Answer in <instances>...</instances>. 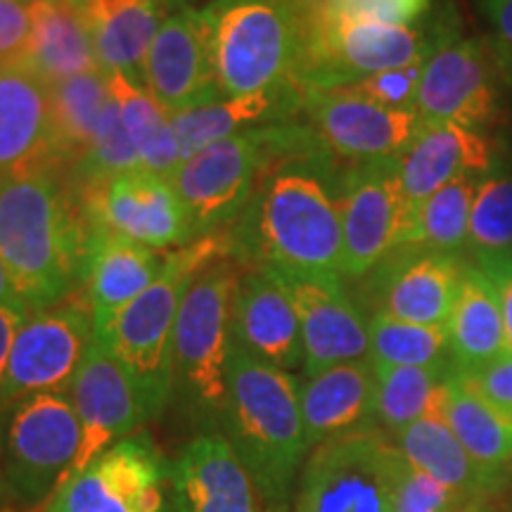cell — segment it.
I'll use <instances>...</instances> for the list:
<instances>
[{"instance_id": "cell-33", "label": "cell", "mask_w": 512, "mask_h": 512, "mask_svg": "<svg viewBox=\"0 0 512 512\" xmlns=\"http://www.w3.org/2000/svg\"><path fill=\"white\" fill-rule=\"evenodd\" d=\"M112 100L117 102L121 124L136 147L140 164L147 171L171 178L181 166V145L171 126V114L164 110L143 83L126 74H105Z\"/></svg>"}, {"instance_id": "cell-10", "label": "cell", "mask_w": 512, "mask_h": 512, "mask_svg": "<svg viewBox=\"0 0 512 512\" xmlns=\"http://www.w3.org/2000/svg\"><path fill=\"white\" fill-rule=\"evenodd\" d=\"M339 214L344 233V280H361L406 245L413 214L399 176V157L349 164L339 176Z\"/></svg>"}, {"instance_id": "cell-48", "label": "cell", "mask_w": 512, "mask_h": 512, "mask_svg": "<svg viewBox=\"0 0 512 512\" xmlns=\"http://www.w3.org/2000/svg\"><path fill=\"white\" fill-rule=\"evenodd\" d=\"M0 306H12V309L29 311L27 306H24L22 299H19L15 285H12L10 273H8V268H5L3 256H0ZM29 313H31V311H29Z\"/></svg>"}, {"instance_id": "cell-43", "label": "cell", "mask_w": 512, "mask_h": 512, "mask_svg": "<svg viewBox=\"0 0 512 512\" xmlns=\"http://www.w3.org/2000/svg\"><path fill=\"white\" fill-rule=\"evenodd\" d=\"M29 38V0H0V64L27 62Z\"/></svg>"}, {"instance_id": "cell-47", "label": "cell", "mask_w": 512, "mask_h": 512, "mask_svg": "<svg viewBox=\"0 0 512 512\" xmlns=\"http://www.w3.org/2000/svg\"><path fill=\"white\" fill-rule=\"evenodd\" d=\"M31 316L29 311L12 309V306H0V387H3L5 370H8V361L15 347V339L22 330L24 320Z\"/></svg>"}, {"instance_id": "cell-18", "label": "cell", "mask_w": 512, "mask_h": 512, "mask_svg": "<svg viewBox=\"0 0 512 512\" xmlns=\"http://www.w3.org/2000/svg\"><path fill=\"white\" fill-rule=\"evenodd\" d=\"M273 271V268H271ZM297 309L304 339V375L370 358L368 318L347 290V280L273 271Z\"/></svg>"}, {"instance_id": "cell-22", "label": "cell", "mask_w": 512, "mask_h": 512, "mask_svg": "<svg viewBox=\"0 0 512 512\" xmlns=\"http://www.w3.org/2000/svg\"><path fill=\"white\" fill-rule=\"evenodd\" d=\"M171 512H266L247 467L221 432H202L169 463Z\"/></svg>"}, {"instance_id": "cell-41", "label": "cell", "mask_w": 512, "mask_h": 512, "mask_svg": "<svg viewBox=\"0 0 512 512\" xmlns=\"http://www.w3.org/2000/svg\"><path fill=\"white\" fill-rule=\"evenodd\" d=\"M422 69H425V62L408 64V67L387 69V72L366 76V79L349 83V86H354L358 93H363L370 100L380 102L384 107L415 112V100H418Z\"/></svg>"}, {"instance_id": "cell-51", "label": "cell", "mask_w": 512, "mask_h": 512, "mask_svg": "<svg viewBox=\"0 0 512 512\" xmlns=\"http://www.w3.org/2000/svg\"><path fill=\"white\" fill-rule=\"evenodd\" d=\"M8 496H12V491H10L8 482H5V475H3V470H0V498H8Z\"/></svg>"}, {"instance_id": "cell-34", "label": "cell", "mask_w": 512, "mask_h": 512, "mask_svg": "<svg viewBox=\"0 0 512 512\" xmlns=\"http://www.w3.org/2000/svg\"><path fill=\"white\" fill-rule=\"evenodd\" d=\"M112 102L102 72L72 76L53 86V110L62 166H72L91 150Z\"/></svg>"}, {"instance_id": "cell-2", "label": "cell", "mask_w": 512, "mask_h": 512, "mask_svg": "<svg viewBox=\"0 0 512 512\" xmlns=\"http://www.w3.org/2000/svg\"><path fill=\"white\" fill-rule=\"evenodd\" d=\"M91 223L57 171L0 176V256L31 313L86 287Z\"/></svg>"}, {"instance_id": "cell-9", "label": "cell", "mask_w": 512, "mask_h": 512, "mask_svg": "<svg viewBox=\"0 0 512 512\" xmlns=\"http://www.w3.org/2000/svg\"><path fill=\"white\" fill-rule=\"evenodd\" d=\"M401 465V451L382 430L325 441L299 472L294 512H394Z\"/></svg>"}, {"instance_id": "cell-4", "label": "cell", "mask_w": 512, "mask_h": 512, "mask_svg": "<svg viewBox=\"0 0 512 512\" xmlns=\"http://www.w3.org/2000/svg\"><path fill=\"white\" fill-rule=\"evenodd\" d=\"M200 17L221 98L304 88V0H209Z\"/></svg>"}, {"instance_id": "cell-17", "label": "cell", "mask_w": 512, "mask_h": 512, "mask_svg": "<svg viewBox=\"0 0 512 512\" xmlns=\"http://www.w3.org/2000/svg\"><path fill=\"white\" fill-rule=\"evenodd\" d=\"M470 256L422 247H399L363 275L358 304L366 316L406 320L418 325H446L456 304L460 278Z\"/></svg>"}, {"instance_id": "cell-37", "label": "cell", "mask_w": 512, "mask_h": 512, "mask_svg": "<svg viewBox=\"0 0 512 512\" xmlns=\"http://www.w3.org/2000/svg\"><path fill=\"white\" fill-rule=\"evenodd\" d=\"M482 176H460L446 188L434 192L415 211V221L403 247H422L444 254H467L472 202Z\"/></svg>"}, {"instance_id": "cell-27", "label": "cell", "mask_w": 512, "mask_h": 512, "mask_svg": "<svg viewBox=\"0 0 512 512\" xmlns=\"http://www.w3.org/2000/svg\"><path fill=\"white\" fill-rule=\"evenodd\" d=\"M79 8L102 74H126L143 83V67L164 24L157 0H74ZM145 86V83H143Z\"/></svg>"}, {"instance_id": "cell-31", "label": "cell", "mask_w": 512, "mask_h": 512, "mask_svg": "<svg viewBox=\"0 0 512 512\" xmlns=\"http://www.w3.org/2000/svg\"><path fill=\"white\" fill-rule=\"evenodd\" d=\"M31 38L27 67L55 86L72 76L100 72L91 36L74 0H29Z\"/></svg>"}, {"instance_id": "cell-6", "label": "cell", "mask_w": 512, "mask_h": 512, "mask_svg": "<svg viewBox=\"0 0 512 512\" xmlns=\"http://www.w3.org/2000/svg\"><path fill=\"white\" fill-rule=\"evenodd\" d=\"M219 256H230L226 233L169 252L155 283L95 335L133 377L150 420L162 415L176 387L174 335L183 294L190 280Z\"/></svg>"}, {"instance_id": "cell-35", "label": "cell", "mask_w": 512, "mask_h": 512, "mask_svg": "<svg viewBox=\"0 0 512 512\" xmlns=\"http://www.w3.org/2000/svg\"><path fill=\"white\" fill-rule=\"evenodd\" d=\"M375 366V418L377 427L389 437H396L408 425L434 411L439 389L451 370Z\"/></svg>"}, {"instance_id": "cell-1", "label": "cell", "mask_w": 512, "mask_h": 512, "mask_svg": "<svg viewBox=\"0 0 512 512\" xmlns=\"http://www.w3.org/2000/svg\"><path fill=\"white\" fill-rule=\"evenodd\" d=\"M261 138L259 181L240 219L226 230L230 256L245 268L342 278L337 157L297 119L261 126Z\"/></svg>"}, {"instance_id": "cell-40", "label": "cell", "mask_w": 512, "mask_h": 512, "mask_svg": "<svg viewBox=\"0 0 512 512\" xmlns=\"http://www.w3.org/2000/svg\"><path fill=\"white\" fill-rule=\"evenodd\" d=\"M465 503L470 501L460 498L456 491L439 484L425 472L415 470L403 458L394 491V512H458Z\"/></svg>"}, {"instance_id": "cell-36", "label": "cell", "mask_w": 512, "mask_h": 512, "mask_svg": "<svg viewBox=\"0 0 512 512\" xmlns=\"http://www.w3.org/2000/svg\"><path fill=\"white\" fill-rule=\"evenodd\" d=\"M370 361L384 366L453 370L446 325H418L370 313Z\"/></svg>"}, {"instance_id": "cell-42", "label": "cell", "mask_w": 512, "mask_h": 512, "mask_svg": "<svg viewBox=\"0 0 512 512\" xmlns=\"http://www.w3.org/2000/svg\"><path fill=\"white\" fill-rule=\"evenodd\" d=\"M311 3L328 10L377 19V22L401 24V27L422 22L432 10V0H311Z\"/></svg>"}, {"instance_id": "cell-52", "label": "cell", "mask_w": 512, "mask_h": 512, "mask_svg": "<svg viewBox=\"0 0 512 512\" xmlns=\"http://www.w3.org/2000/svg\"><path fill=\"white\" fill-rule=\"evenodd\" d=\"M508 256H510V259H512V249H510V254H508Z\"/></svg>"}, {"instance_id": "cell-24", "label": "cell", "mask_w": 512, "mask_h": 512, "mask_svg": "<svg viewBox=\"0 0 512 512\" xmlns=\"http://www.w3.org/2000/svg\"><path fill=\"white\" fill-rule=\"evenodd\" d=\"M375 392V366L370 358L304 375V380H299V406L309 448L347 434L380 430Z\"/></svg>"}, {"instance_id": "cell-3", "label": "cell", "mask_w": 512, "mask_h": 512, "mask_svg": "<svg viewBox=\"0 0 512 512\" xmlns=\"http://www.w3.org/2000/svg\"><path fill=\"white\" fill-rule=\"evenodd\" d=\"M221 434L247 467L266 512H287L306 463L299 380L233 342Z\"/></svg>"}, {"instance_id": "cell-45", "label": "cell", "mask_w": 512, "mask_h": 512, "mask_svg": "<svg viewBox=\"0 0 512 512\" xmlns=\"http://www.w3.org/2000/svg\"><path fill=\"white\" fill-rule=\"evenodd\" d=\"M463 375L486 401L494 403L498 411L512 420V354H505L491 361L489 366Z\"/></svg>"}, {"instance_id": "cell-32", "label": "cell", "mask_w": 512, "mask_h": 512, "mask_svg": "<svg viewBox=\"0 0 512 512\" xmlns=\"http://www.w3.org/2000/svg\"><path fill=\"white\" fill-rule=\"evenodd\" d=\"M434 413L444 418L479 465L498 475H508L512 465V420L486 401L456 368L441 384Z\"/></svg>"}, {"instance_id": "cell-29", "label": "cell", "mask_w": 512, "mask_h": 512, "mask_svg": "<svg viewBox=\"0 0 512 512\" xmlns=\"http://www.w3.org/2000/svg\"><path fill=\"white\" fill-rule=\"evenodd\" d=\"M302 98L304 88H292V91L242 95V98H219L207 105L171 114L181 157L188 159L207 145L238 136L249 128L297 119V114H302Z\"/></svg>"}, {"instance_id": "cell-46", "label": "cell", "mask_w": 512, "mask_h": 512, "mask_svg": "<svg viewBox=\"0 0 512 512\" xmlns=\"http://www.w3.org/2000/svg\"><path fill=\"white\" fill-rule=\"evenodd\" d=\"M475 264L482 268V273L491 280V285H494V290L498 294L505 337H508V351L512 354V259L508 254H498L477 259Z\"/></svg>"}, {"instance_id": "cell-12", "label": "cell", "mask_w": 512, "mask_h": 512, "mask_svg": "<svg viewBox=\"0 0 512 512\" xmlns=\"http://www.w3.org/2000/svg\"><path fill=\"white\" fill-rule=\"evenodd\" d=\"M48 512H171L169 463L150 434H131L69 477Z\"/></svg>"}, {"instance_id": "cell-16", "label": "cell", "mask_w": 512, "mask_h": 512, "mask_svg": "<svg viewBox=\"0 0 512 512\" xmlns=\"http://www.w3.org/2000/svg\"><path fill=\"white\" fill-rule=\"evenodd\" d=\"M91 228H105L155 252H174L195 242L192 223L169 178L155 171H126L76 188Z\"/></svg>"}, {"instance_id": "cell-30", "label": "cell", "mask_w": 512, "mask_h": 512, "mask_svg": "<svg viewBox=\"0 0 512 512\" xmlns=\"http://www.w3.org/2000/svg\"><path fill=\"white\" fill-rule=\"evenodd\" d=\"M453 368L472 373L489 366L508 351L498 294L475 261H467L460 278L458 297L446 323Z\"/></svg>"}, {"instance_id": "cell-11", "label": "cell", "mask_w": 512, "mask_h": 512, "mask_svg": "<svg viewBox=\"0 0 512 512\" xmlns=\"http://www.w3.org/2000/svg\"><path fill=\"white\" fill-rule=\"evenodd\" d=\"M503 86L508 83L491 43L458 36L425 62L415 112L422 124H458L484 133L503 117Z\"/></svg>"}, {"instance_id": "cell-28", "label": "cell", "mask_w": 512, "mask_h": 512, "mask_svg": "<svg viewBox=\"0 0 512 512\" xmlns=\"http://www.w3.org/2000/svg\"><path fill=\"white\" fill-rule=\"evenodd\" d=\"M394 444L415 470L456 491L465 501L491 498L508 484V475L486 470L460 444L439 413H427L396 434Z\"/></svg>"}, {"instance_id": "cell-26", "label": "cell", "mask_w": 512, "mask_h": 512, "mask_svg": "<svg viewBox=\"0 0 512 512\" xmlns=\"http://www.w3.org/2000/svg\"><path fill=\"white\" fill-rule=\"evenodd\" d=\"M166 256L105 228H91L86 290L95 335L136 302L162 273Z\"/></svg>"}, {"instance_id": "cell-23", "label": "cell", "mask_w": 512, "mask_h": 512, "mask_svg": "<svg viewBox=\"0 0 512 512\" xmlns=\"http://www.w3.org/2000/svg\"><path fill=\"white\" fill-rule=\"evenodd\" d=\"M233 342L280 370L304 368L297 309L271 268H245L233 297Z\"/></svg>"}, {"instance_id": "cell-19", "label": "cell", "mask_w": 512, "mask_h": 512, "mask_svg": "<svg viewBox=\"0 0 512 512\" xmlns=\"http://www.w3.org/2000/svg\"><path fill=\"white\" fill-rule=\"evenodd\" d=\"M69 399L81 422V448L69 477L117 441L136 434L138 427L150 420L133 377L98 339H93L91 349L76 370Z\"/></svg>"}, {"instance_id": "cell-8", "label": "cell", "mask_w": 512, "mask_h": 512, "mask_svg": "<svg viewBox=\"0 0 512 512\" xmlns=\"http://www.w3.org/2000/svg\"><path fill=\"white\" fill-rule=\"evenodd\" d=\"M81 448V422L69 394H31L0 408V470L24 505L50 501Z\"/></svg>"}, {"instance_id": "cell-49", "label": "cell", "mask_w": 512, "mask_h": 512, "mask_svg": "<svg viewBox=\"0 0 512 512\" xmlns=\"http://www.w3.org/2000/svg\"><path fill=\"white\" fill-rule=\"evenodd\" d=\"M458 512H496V510L491 508L489 498H475V501L465 503L463 508H460Z\"/></svg>"}, {"instance_id": "cell-15", "label": "cell", "mask_w": 512, "mask_h": 512, "mask_svg": "<svg viewBox=\"0 0 512 512\" xmlns=\"http://www.w3.org/2000/svg\"><path fill=\"white\" fill-rule=\"evenodd\" d=\"M302 114L318 143L347 164L401 157L422 128L418 112L384 107L354 86H306Z\"/></svg>"}, {"instance_id": "cell-50", "label": "cell", "mask_w": 512, "mask_h": 512, "mask_svg": "<svg viewBox=\"0 0 512 512\" xmlns=\"http://www.w3.org/2000/svg\"><path fill=\"white\" fill-rule=\"evenodd\" d=\"M159 5H164L166 10H183V8H190V3H195V0H157Z\"/></svg>"}, {"instance_id": "cell-14", "label": "cell", "mask_w": 512, "mask_h": 512, "mask_svg": "<svg viewBox=\"0 0 512 512\" xmlns=\"http://www.w3.org/2000/svg\"><path fill=\"white\" fill-rule=\"evenodd\" d=\"M264 166L261 126L223 138L183 159L169 178L185 211L195 240L221 235L240 219Z\"/></svg>"}, {"instance_id": "cell-20", "label": "cell", "mask_w": 512, "mask_h": 512, "mask_svg": "<svg viewBox=\"0 0 512 512\" xmlns=\"http://www.w3.org/2000/svg\"><path fill=\"white\" fill-rule=\"evenodd\" d=\"M60 169L53 86L27 64H0V176Z\"/></svg>"}, {"instance_id": "cell-7", "label": "cell", "mask_w": 512, "mask_h": 512, "mask_svg": "<svg viewBox=\"0 0 512 512\" xmlns=\"http://www.w3.org/2000/svg\"><path fill=\"white\" fill-rule=\"evenodd\" d=\"M242 266L233 256L209 261L183 294L174 335V380L202 425H221L233 347V297ZM174 387V389H176Z\"/></svg>"}, {"instance_id": "cell-25", "label": "cell", "mask_w": 512, "mask_h": 512, "mask_svg": "<svg viewBox=\"0 0 512 512\" xmlns=\"http://www.w3.org/2000/svg\"><path fill=\"white\" fill-rule=\"evenodd\" d=\"M494 169V147L484 133L458 124H422L420 133L399 157V176L415 211L434 192L458 181L460 176H486Z\"/></svg>"}, {"instance_id": "cell-13", "label": "cell", "mask_w": 512, "mask_h": 512, "mask_svg": "<svg viewBox=\"0 0 512 512\" xmlns=\"http://www.w3.org/2000/svg\"><path fill=\"white\" fill-rule=\"evenodd\" d=\"M93 339L91 302H83L79 294L53 309L31 313L12 347L0 408L31 394H69Z\"/></svg>"}, {"instance_id": "cell-39", "label": "cell", "mask_w": 512, "mask_h": 512, "mask_svg": "<svg viewBox=\"0 0 512 512\" xmlns=\"http://www.w3.org/2000/svg\"><path fill=\"white\" fill-rule=\"evenodd\" d=\"M140 166L143 164H140L136 147H133L124 124H121L117 102L112 100L105 117H102L93 147L69 169V174H72L76 188H81V185L110 181V178L140 169Z\"/></svg>"}, {"instance_id": "cell-38", "label": "cell", "mask_w": 512, "mask_h": 512, "mask_svg": "<svg viewBox=\"0 0 512 512\" xmlns=\"http://www.w3.org/2000/svg\"><path fill=\"white\" fill-rule=\"evenodd\" d=\"M512 249V171H489L477 185L467 228V256L510 254Z\"/></svg>"}, {"instance_id": "cell-21", "label": "cell", "mask_w": 512, "mask_h": 512, "mask_svg": "<svg viewBox=\"0 0 512 512\" xmlns=\"http://www.w3.org/2000/svg\"><path fill=\"white\" fill-rule=\"evenodd\" d=\"M143 83L169 114L221 98L200 10L183 8L164 19L147 53Z\"/></svg>"}, {"instance_id": "cell-5", "label": "cell", "mask_w": 512, "mask_h": 512, "mask_svg": "<svg viewBox=\"0 0 512 512\" xmlns=\"http://www.w3.org/2000/svg\"><path fill=\"white\" fill-rule=\"evenodd\" d=\"M302 86H349L366 76L427 62L434 50L460 34V17L451 3L430 10L422 22L387 24L377 19L320 8L304 0Z\"/></svg>"}, {"instance_id": "cell-44", "label": "cell", "mask_w": 512, "mask_h": 512, "mask_svg": "<svg viewBox=\"0 0 512 512\" xmlns=\"http://www.w3.org/2000/svg\"><path fill=\"white\" fill-rule=\"evenodd\" d=\"M475 5L489 27L486 41L491 43L503 79L512 86V0H475Z\"/></svg>"}]
</instances>
